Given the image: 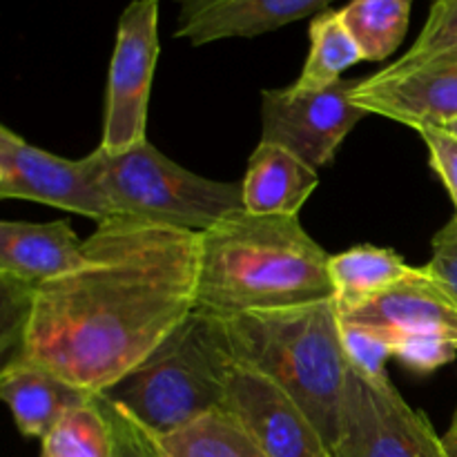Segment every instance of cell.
<instances>
[{
    "label": "cell",
    "instance_id": "cell-1",
    "mask_svg": "<svg viewBox=\"0 0 457 457\" xmlns=\"http://www.w3.org/2000/svg\"><path fill=\"white\" fill-rule=\"evenodd\" d=\"M199 237L125 217L101 223L83 266L34 293L12 361L92 395L110 391L196 311Z\"/></svg>",
    "mask_w": 457,
    "mask_h": 457
},
{
    "label": "cell",
    "instance_id": "cell-2",
    "mask_svg": "<svg viewBox=\"0 0 457 457\" xmlns=\"http://www.w3.org/2000/svg\"><path fill=\"white\" fill-rule=\"evenodd\" d=\"M328 263L299 217L235 214L199 237L196 311L230 317L337 299Z\"/></svg>",
    "mask_w": 457,
    "mask_h": 457
},
{
    "label": "cell",
    "instance_id": "cell-3",
    "mask_svg": "<svg viewBox=\"0 0 457 457\" xmlns=\"http://www.w3.org/2000/svg\"><path fill=\"white\" fill-rule=\"evenodd\" d=\"M219 320L235 361L266 375L288 393L330 453L353 369L344 348L337 299Z\"/></svg>",
    "mask_w": 457,
    "mask_h": 457
},
{
    "label": "cell",
    "instance_id": "cell-4",
    "mask_svg": "<svg viewBox=\"0 0 457 457\" xmlns=\"http://www.w3.org/2000/svg\"><path fill=\"white\" fill-rule=\"evenodd\" d=\"M232 364L221 320L195 311L141 366L98 397L161 437L223 409Z\"/></svg>",
    "mask_w": 457,
    "mask_h": 457
},
{
    "label": "cell",
    "instance_id": "cell-5",
    "mask_svg": "<svg viewBox=\"0 0 457 457\" xmlns=\"http://www.w3.org/2000/svg\"><path fill=\"white\" fill-rule=\"evenodd\" d=\"M96 152L103 190L116 217L204 235L245 212L241 181H214L190 172L150 141L120 154L103 147Z\"/></svg>",
    "mask_w": 457,
    "mask_h": 457
},
{
    "label": "cell",
    "instance_id": "cell-6",
    "mask_svg": "<svg viewBox=\"0 0 457 457\" xmlns=\"http://www.w3.org/2000/svg\"><path fill=\"white\" fill-rule=\"evenodd\" d=\"M330 457H449L431 420L400 395L391 379L351 369L337 442Z\"/></svg>",
    "mask_w": 457,
    "mask_h": 457
},
{
    "label": "cell",
    "instance_id": "cell-7",
    "mask_svg": "<svg viewBox=\"0 0 457 457\" xmlns=\"http://www.w3.org/2000/svg\"><path fill=\"white\" fill-rule=\"evenodd\" d=\"M159 54V0H132L119 18L107 76L103 141L98 147L110 154H120L147 141V103Z\"/></svg>",
    "mask_w": 457,
    "mask_h": 457
},
{
    "label": "cell",
    "instance_id": "cell-8",
    "mask_svg": "<svg viewBox=\"0 0 457 457\" xmlns=\"http://www.w3.org/2000/svg\"><path fill=\"white\" fill-rule=\"evenodd\" d=\"M0 196L36 201L101 223L116 219L101 183L98 152L83 159H62L0 128Z\"/></svg>",
    "mask_w": 457,
    "mask_h": 457
},
{
    "label": "cell",
    "instance_id": "cell-9",
    "mask_svg": "<svg viewBox=\"0 0 457 457\" xmlns=\"http://www.w3.org/2000/svg\"><path fill=\"white\" fill-rule=\"evenodd\" d=\"M360 79H342L317 92L279 87L262 92V141L277 143L320 172L333 163L351 129L369 112L353 101Z\"/></svg>",
    "mask_w": 457,
    "mask_h": 457
},
{
    "label": "cell",
    "instance_id": "cell-10",
    "mask_svg": "<svg viewBox=\"0 0 457 457\" xmlns=\"http://www.w3.org/2000/svg\"><path fill=\"white\" fill-rule=\"evenodd\" d=\"M223 409L237 418L266 457H330L297 402L250 366L232 364Z\"/></svg>",
    "mask_w": 457,
    "mask_h": 457
},
{
    "label": "cell",
    "instance_id": "cell-11",
    "mask_svg": "<svg viewBox=\"0 0 457 457\" xmlns=\"http://www.w3.org/2000/svg\"><path fill=\"white\" fill-rule=\"evenodd\" d=\"M353 101L369 114L386 116L413 129L457 123V65L409 71L379 70L360 79Z\"/></svg>",
    "mask_w": 457,
    "mask_h": 457
},
{
    "label": "cell",
    "instance_id": "cell-12",
    "mask_svg": "<svg viewBox=\"0 0 457 457\" xmlns=\"http://www.w3.org/2000/svg\"><path fill=\"white\" fill-rule=\"evenodd\" d=\"M339 320L388 335L446 333L457 337L455 302L424 266L379 295L353 306H339Z\"/></svg>",
    "mask_w": 457,
    "mask_h": 457
},
{
    "label": "cell",
    "instance_id": "cell-13",
    "mask_svg": "<svg viewBox=\"0 0 457 457\" xmlns=\"http://www.w3.org/2000/svg\"><path fill=\"white\" fill-rule=\"evenodd\" d=\"M85 241L67 221L0 223V277L40 288L83 266Z\"/></svg>",
    "mask_w": 457,
    "mask_h": 457
},
{
    "label": "cell",
    "instance_id": "cell-14",
    "mask_svg": "<svg viewBox=\"0 0 457 457\" xmlns=\"http://www.w3.org/2000/svg\"><path fill=\"white\" fill-rule=\"evenodd\" d=\"M320 172L277 143L262 141L248 159L244 181L245 212L259 217H299L315 187Z\"/></svg>",
    "mask_w": 457,
    "mask_h": 457
},
{
    "label": "cell",
    "instance_id": "cell-15",
    "mask_svg": "<svg viewBox=\"0 0 457 457\" xmlns=\"http://www.w3.org/2000/svg\"><path fill=\"white\" fill-rule=\"evenodd\" d=\"M0 397L12 411L18 431L43 440L71 409L94 395L38 366L12 361L0 370Z\"/></svg>",
    "mask_w": 457,
    "mask_h": 457
},
{
    "label": "cell",
    "instance_id": "cell-16",
    "mask_svg": "<svg viewBox=\"0 0 457 457\" xmlns=\"http://www.w3.org/2000/svg\"><path fill=\"white\" fill-rule=\"evenodd\" d=\"M330 3L335 0H226L177 27L174 36L190 40L195 47L223 38H254L306 16H317Z\"/></svg>",
    "mask_w": 457,
    "mask_h": 457
},
{
    "label": "cell",
    "instance_id": "cell-17",
    "mask_svg": "<svg viewBox=\"0 0 457 457\" xmlns=\"http://www.w3.org/2000/svg\"><path fill=\"white\" fill-rule=\"evenodd\" d=\"M328 268L337 288L339 306L364 302L406 279L415 270L395 250L378 245H355L346 253L335 254L330 257Z\"/></svg>",
    "mask_w": 457,
    "mask_h": 457
},
{
    "label": "cell",
    "instance_id": "cell-18",
    "mask_svg": "<svg viewBox=\"0 0 457 457\" xmlns=\"http://www.w3.org/2000/svg\"><path fill=\"white\" fill-rule=\"evenodd\" d=\"M154 442L163 457H266L226 409H217L179 431L154 437Z\"/></svg>",
    "mask_w": 457,
    "mask_h": 457
},
{
    "label": "cell",
    "instance_id": "cell-19",
    "mask_svg": "<svg viewBox=\"0 0 457 457\" xmlns=\"http://www.w3.org/2000/svg\"><path fill=\"white\" fill-rule=\"evenodd\" d=\"M364 61L360 45L348 31L342 12L326 9L311 22V52L302 74L293 87L303 92H317L339 83L348 67Z\"/></svg>",
    "mask_w": 457,
    "mask_h": 457
},
{
    "label": "cell",
    "instance_id": "cell-20",
    "mask_svg": "<svg viewBox=\"0 0 457 457\" xmlns=\"http://www.w3.org/2000/svg\"><path fill=\"white\" fill-rule=\"evenodd\" d=\"M411 7L413 0H351L339 12L364 61H384L404 43Z\"/></svg>",
    "mask_w": 457,
    "mask_h": 457
},
{
    "label": "cell",
    "instance_id": "cell-21",
    "mask_svg": "<svg viewBox=\"0 0 457 457\" xmlns=\"http://www.w3.org/2000/svg\"><path fill=\"white\" fill-rule=\"evenodd\" d=\"M40 442L43 457H112L114 453L110 420L96 395L71 409Z\"/></svg>",
    "mask_w": 457,
    "mask_h": 457
},
{
    "label": "cell",
    "instance_id": "cell-22",
    "mask_svg": "<svg viewBox=\"0 0 457 457\" xmlns=\"http://www.w3.org/2000/svg\"><path fill=\"white\" fill-rule=\"evenodd\" d=\"M431 65H457V0H436L409 52L384 70L409 71Z\"/></svg>",
    "mask_w": 457,
    "mask_h": 457
},
{
    "label": "cell",
    "instance_id": "cell-23",
    "mask_svg": "<svg viewBox=\"0 0 457 457\" xmlns=\"http://www.w3.org/2000/svg\"><path fill=\"white\" fill-rule=\"evenodd\" d=\"M342 339L351 366L369 379H386V361L395 357L393 337L379 328L342 324Z\"/></svg>",
    "mask_w": 457,
    "mask_h": 457
},
{
    "label": "cell",
    "instance_id": "cell-24",
    "mask_svg": "<svg viewBox=\"0 0 457 457\" xmlns=\"http://www.w3.org/2000/svg\"><path fill=\"white\" fill-rule=\"evenodd\" d=\"M395 357L415 373H433L457 357V337L446 333L391 335Z\"/></svg>",
    "mask_w": 457,
    "mask_h": 457
},
{
    "label": "cell",
    "instance_id": "cell-25",
    "mask_svg": "<svg viewBox=\"0 0 457 457\" xmlns=\"http://www.w3.org/2000/svg\"><path fill=\"white\" fill-rule=\"evenodd\" d=\"M98 402H101L112 427V440H114V453H112V457H163L156 449L154 437L145 428L138 427L123 411L107 404L101 397H98Z\"/></svg>",
    "mask_w": 457,
    "mask_h": 457
},
{
    "label": "cell",
    "instance_id": "cell-26",
    "mask_svg": "<svg viewBox=\"0 0 457 457\" xmlns=\"http://www.w3.org/2000/svg\"><path fill=\"white\" fill-rule=\"evenodd\" d=\"M420 137L428 150V163L433 172L449 190L455 205L453 221L457 223V137L445 128H424L420 129Z\"/></svg>",
    "mask_w": 457,
    "mask_h": 457
},
{
    "label": "cell",
    "instance_id": "cell-27",
    "mask_svg": "<svg viewBox=\"0 0 457 457\" xmlns=\"http://www.w3.org/2000/svg\"><path fill=\"white\" fill-rule=\"evenodd\" d=\"M424 268L457 306V223L453 219L433 237L431 262Z\"/></svg>",
    "mask_w": 457,
    "mask_h": 457
},
{
    "label": "cell",
    "instance_id": "cell-28",
    "mask_svg": "<svg viewBox=\"0 0 457 457\" xmlns=\"http://www.w3.org/2000/svg\"><path fill=\"white\" fill-rule=\"evenodd\" d=\"M179 7V27L187 25L192 18H196L199 13L208 12V9L217 7V4L226 3V0H174Z\"/></svg>",
    "mask_w": 457,
    "mask_h": 457
},
{
    "label": "cell",
    "instance_id": "cell-29",
    "mask_svg": "<svg viewBox=\"0 0 457 457\" xmlns=\"http://www.w3.org/2000/svg\"><path fill=\"white\" fill-rule=\"evenodd\" d=\"M442 445H445V451L449 457H457V411L451 420V427L446 428V433L442 436Z\"/></svg>",
    "mask_w": 457,
    "mask_h": 457
},
{
    "label": "cell",
    "instance_id": "cell-30",
    "mask_svg": "<svg viewBox=\"0 0 457 457\" xmlns=\"http://www.w3.org/2000/svg\"><path fill=\"white\" fill-rule=\"evenodd\" d=\"M445 129H449V132H453L455 137H457V123H453V125H451V128H445Z\"/></svg>",
    "mask_w": 457,
    "mask_h": 457
},
{
    "label": "cell",
    "instance_id": "cell-31",
    "mask_svg": "<svg viewBox=\"0 0 457 457\" xmlns=\"http://www.w3.org/2000/svg\"><path fill=\"white\" fill-rule=\"evenodd\" d=\"M431 3H436V0H431Z\"/></svg>",
    "mask_w": 457,
    "mask_h": 457
}]
</instances>
